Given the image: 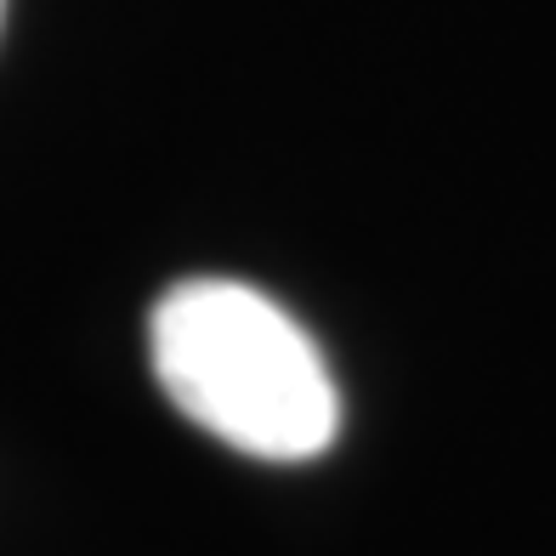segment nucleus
Here are the masks:
<instances>
[{"label": "nucleus", "mask_w": 556, "mask_h": 556, "mask_svg": "<svg viewBox=\"0 0 556 556\" xmlns=\"http://www.w3.org/2000/svg\"><path fill=\"white\" fill-rule=\"evenodd\" d=\"M165 397L250 460H313L341 432V392L318 341L239 278H182L148 318Z\"/></svg>", "instance_id": "nucleus-1"}]
</instances>
